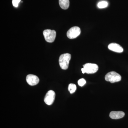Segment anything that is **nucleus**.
Segmentation results:
<instances>
[{"label": "nucleus", "mask_w": 128, "mask_h": 128, "mask_svg": "<svg viewBox=\"0 0 128 128\" xmlns=\"http://www.w3.org/2000/svg\"><path fill=\"white\" fill-rule=\"evenodd\" d=\"M125 114L121 111L115 112L112 111L110 113L109 116L111 118L113 119H118L122 118L124 116Z\"/></svg>", "instance_id": "nucleus-9"}, {"label": "nucleus", "mask_w": 128, "mask_h": 128, "mask_svg": "<svg viewBox=\"0 0 128 128\" xmlns=\"http://www.w3.org/2000/svg\"><path fill=\"white\" fill-rule=\"evenodd\" d=\"M81 30L78 26H74L69 29L67 32L66 35L70 39H74L77 38L80 34Z\"/></svg>", "instance_id": "nucleus-4"}, {"label": "nucleus", "mask_w": 128, "mask_h": 128, "mask_svg": "<svg viewBox=\"0 0 128 128\" xmlns=\"http://www.w3.org/2000/svg\"><path fill=\"white\" fill-rule=\"evenodd\" d=\"M83 66L85 73L87 74H93L96 73L98 69V66L96 64L87 63Z\"/></svg>", "instance_id": "nucleus-5"}, {"label": "nucleus", "mask_w": 128, "mask_h": 128, "mask_svg": "<svg viewBox=\"0 0 128 128\" xmlns=\"http://www.w3.org/2000/svg\"><path fill=\"white\" fill-rule=\"evenodd\" d=\"M21 0H12V4L14 7H18L19 2H20Z\"/></svg>", "instance_id": "nucleus-14"}, {"label": "nucleus", "mask_w": 128, "mask_h": 128, "mask_svg": "<svg viewBox=\"0 0 128 128\" xmlns=\"http://www.w3.org/2000/svg\"><path fill=\"white\" fill-rule=\"evenodd\" d=\"M26 80L28 84L34 86L38 84L39 82V79L37 76L30 74L27 76Z\"/></svg>", "instance_id": "nucleus-7"}, {"label": "nucleus", "mask_w": 128, "mask_h": 128, "mask_svg": "<svg viewBox=\"0 0 128 128\" xmlns=\"http://www.w3.org/2000/svg\"><path fill=\"white\" fill-rule=\"evenodd\" d=\"M71 57V54L68 53L63 54L60 56L59 62L61 68L64 70H67L68 68Z\"/></svg>", "instance_id": "nucleus-1"}, {"label": "nucleus", "mask_w": 128, "mask_h": 128, "mask_svg": "<svg viewBox=\"0 0 128 128\" xmlns=\"http://www.w3.org/2000/svg\"><path fill=\"white\" fill-rule=\"evenodd\" d=\"M76 87L75 84H70L68 88V90L71 94H73L76 90Z\"/></svg>", "instance_id": "nucleus-11"}, {"label": "nucleus", "mask_w": 128, "mask_h": 128, "mask_svg": "<svg viewBox=\"0 0 128 128\" xmlns=\"http://www.w3.org/2000/svg\"><path fill=\"white\" fill-rule=\"evenodd\" d=\"M44 37L45 40L48 42L52 43L55 40L56 37V32L55 30L47 29L43 32Z\"/></svg>", "instance_id": "nucleus-3"}, {"label": "nucleus", "mask_w": 128, "mask_h": 128, "mask_svg": "<svg viewBox=\"0 0 128 128\" xmlns=\"http://www.w3.org/2000/svg\"><path fill=\"white\" fill-rule=\"evenodd\" d=\"M121 80V76L114 71L108 73L105 76V80L111 83L118 82Z\"/></svg>", "instance_id": "nucleus-2"}, {"label": "nucleus", "mask_w": 128, "mask_h": 128, "mask_svg": "<svg viewBox=\"0 0 128 128\" xmlns=\"http://www.w3.org/2000/svg\"><path fill=\"white\" fill-rule=\"evenodd\" d=\"M81 70H82V73H83V74H84V73H85L84 70V68H82Z\"/></svg>", "instance_id": "nucleus-15"}, {"label": "nucleus", "mask_w": 128, "mask_h": 128, "mask_svg": "<svg viewBox=\"0 0 128 128\" xmlns=\"http://www.w3.org/2000/svg\"><path fill=\"white\" fill-rule=\"evenodd\" d=\"M56 94L54 91L50 90L46 93L44 98V102L47 105H52L55 100Z\"/></svg>", "instance_id": "nucleus-6"}, {"label": "nucleus", "mask_w": 128, "mask_h": 128, "mask_svg": "<svg viewBox=\"0 0 128 128\" xmlns=\"http://www.w3.org/2000/svg\"><path fill=\"white\" fill-rule=\"evenodd\" d=\"M60 6L62 9L66 10L68 9L70 6L69 0H59Z\"/></svg>", "instance_id": "nucleus-10"}, {"label": "nucleus", "mask_w": 128, "mask_h": 128, "mask_svg": "<svg viewBox=\"0 0 128 128\" xmlns=\"http://www.w3.org/2000/svg\"><path fill=\"white\" fill-rule=\"evenodd\" d=\"M108 2L106 1H102L98 2V8L102 9L105 8L108 6Z\"/></svg>", "instance_id": "nucleus-12"}, {"label": "nucleus", "mask_w": 128, "mask_h": 128, "mask_svg": "<svg viewBox=\"0 0 128 128\" xmlns=\"http://www.w3.org/2000/svg\"><path fill=\"white\" fill-rule=\"evenodd\" d=\"M110 50L117 53L122 52L124 51L123 48L118 44L112 43L110 44L108 46Z\"/></svg>", "instance_id": "nucleus-8"}, {"label": "nucleus", "mask_w": 128, "mask_h": 128, "mask_svg": "<svg viewBox=\"0 0 128 128\" xmlns=\"http://www.w3.org/2000/svg\"><path fill=\"white\" fill-rule=\"evenodd\" d=\"M86 80L83 78L80 79L78 81V84L80 86H82L86 84Z\"/></svg>", "instance_id": "nucleus-13"}]
</instances>
